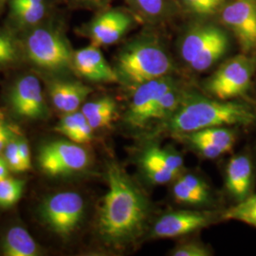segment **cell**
I'll return each instance as SVG.
<instances>
[{"mask_svg": "<svg viewBox=\"0 0 256 256\" xmlns=\"http://www.w3.org/2000/svg\"><path fill=\"white\" fill-rule=\"evenodd\" d=\"M12 134L14 133L12 132L8 124L3 120H0V156L3 154L5 146H7Z\"/></svg>", "mask_w": 256, "mask_h": 256, "instance_id": "35", "label": "cell"}, {"mask_svg": "<svg viewBox=\"0 0 256 256\" xmlns=\"http://www.w3.org/2000/svg\"><path fill=\"white\" fill-rule=\"evenodd\" d=\"M16 57V48L10 37L0 32V66L12 62Z\"/></svg>", "mask_w": 256, "mask_h": 256, "instance_id": "33", "label": "cell"}, {"mask_svg": "<svg viewBox=\"0 0 256 256\" xmlns=\"http://www.w3.org/2000/svg\"><path fill=\"white\" fill-rule=\"evenodd\" d=\"M2 156H4L10 171L16 173L23 172L19 156L18 137H16L14 134H12L10 138Z\"/></svg>", "mask_w": 256, "mask_h": 256, "instance_id": "29", "label": "cell"}, {"mask_svg": "<svg viewBox=\"0 0 256 256\" xmlns=\"http://www.w3.org/2000/svg\"><path fill=\"white\" fill-rule=\"evenodd\" d=\"M198 137L206 140L222 148L226 153L230 152L236 142V134L226 126L205 128L192 132Z\"/></svg>", "mask_w": 256, "mask_h": 256, "instance_id": "23", "label": "cell"}, {"mask_svg": "<svg viewBox=\"0 0 256 256\" xmlns=\"http://www.w3.org/2000/svg\"><path fill=\"white\" fill-rule=\"evenodd\" d=\"M256 68V59L246 54L230 58L207 79L205 90L216 99L229 101L247 92Z\"/></svg>", "mask_w": 256, "mask_h": 256, "instance_id": "4", "label": "cell"}, {"mask_svg": "<svg viewBox=\"0 0 256 256\" xmlns=\"http://www.w3.org/2000/svg\"><path fill=\"white\" fill-rule=\"evenodd\" d=\"M25 187V182L6 178L0 180V208H10L21 198Z\"/></svg>", "mask_w": 256, "mask_h": 256, "instance_id": "24", "label": "cell"}, {"mask_svg": "<svg viewBox=\"0 0 256 256\" xmlns=\"http://www.w3.org/2000/svg\"><path fill=\"white\" fill-rule=\"evenodd\" d=\"M140 164L158 165L178 176L182 171L184 160L182 156L174 149L151 146L142 152Z\"/></svg>", "mask_w": 256, "mask_h": 256, "instance_id": "19", "label": "cell"}, {"mask_svg": "<svg viewBox=\"0 0 256 256\" xmlns=\"http://www.w3.org/2000/svg\"><path fill=\"white\" fill-rule=\"evenodd\" d=\"M10 102L14 112L20 118L39 120L48 116L41 84L34 75H26L16 82Z\"/></svg>", "mask_w": 256, "mask_h": 256, "instance_id": "10", "label": "cell"}, {"mask_svg": "<svg viewBox=\"0 0 256 256\" xmlns=\"http://www.w3.org/2000/svg\"><path fill=\"white\" fill-rule=\"evenodd\" d=\"M172 61L164 46L153 37H142L126 46L119 54L117 74L129 86H138L167 76Z\"/></svg>", "mask_w": 256, "mask_h": 256, "instance_id": "3", "label": "cell"}, {"mask_svg": "<svg viewBox=\"0 0 256 256\" xmlns=\"http://www.w3.org/2000/svg\"><path fill=\"white\" fill-rule=\"evenodd\" d=\"M56 130L78 144L90 142L94 131L82 111L64 114L58 122Z\"/></svg>", "mask_w": 256, "mask_h": 256, "instance_id": "17", "label": "cell"}, {"mask_svg": "<svg viewBox=\"0 0 256 256\" xmlns=\"http://www.w3.org/2000/svg\"><path fill=\"white\" fill-rule=\"evenodd\" d=\"M212 222L214 216L209 212L174 210L166 214L156 221L151 232V236L155 238H178L208 227Z\"/></svg>", "mask_w": 256, "mask_h": 256, "instance_id": "11", "label": "cell"}, {"mask_svg": "<svg viewBox=\"0 0 256 256\" xmlns=\"http://www.w3.org/2000/svg\"><path fill=\"white\" fill-rule=\"evenodd\" d=\"M42 2L43 0H12V5H32Z\"/></svg>", "mask_w": 256, "mask_h": 256, "instance_id": "37", "label": "cell"}, {"mask_svg": "<svg viewBox=\"0 0 256 256\" xmlns=\"http://www.w3.org/2000/svg\"><path fill=\"white\" fill-rule=\"evenodd\" d=\"M170 256H212L210 250L200 243L189 242L183 243L176 247H174Z\"/></svg>", "mask_w": 256, "mask_h": 256, "instance_id": "32", "label": "cell"}, {"mask_svg": "<svg viewBox=\"0 0 256 256\" xmlns=\"http://www.w3.org/2000/svg\"><path fill=\"white\" fill-rule=\"evenodd\" d=\"M221 20L245 52L256 50V0H230L221 10Z\"/></svg>", "mask_w": 256, "mask_h": 256, "instance_id": "9", "label": "cell"}, {"mask_svg": "<svg viewBox=\"0 0 256 256\" xmlns=\"http://www.w3.org/2000/svg\"><path fill=\"white\" fill-rule=\"evenodd\" d=\"M26 50L30 60L45 70H59L72 64L74 55L66 40L46 28H37L28 36Z\"/></svg>", "mask_w": 256, "mask_h": 256, "instance_id": "5", "label": "cell"}, {"mask_svg": "<svg viewBox=\"0 0 256 256\" xmlns=\"http://www.w3.org/2000/svg\"><path fill=\"white\" fill-rule=\"evenodd\" d=\"M256 117L252 108L245 104L183 94L180 106L164 124L165 129L174 135L205 128L248 126Z\"/></svg>", "mask_w": 256, "mask_h": 256, "instance_id": "2", "label": "cell"}, {"mask_svg": "<svg viewBox=\"0 0 256 256\" xmlns=\"http://www.w3.org/2000/svg\"><path fill=\"white\" fill-rule=\"evenodd\" d=\"M138 12L151 21L160 20L168 14L167 0H131Z\"/></svg>", "mask_w": 256, "mask_h": 256, "instance_id": "25", "label": "cell"}, {"mask_svg": "<svg viewBox=\"0 0 256 256\" xmlns=\"http://www.w3.org/2000/svg\"><path fill=\"white\" fill-rule=\"evenodd\" d=\"M72 64L75 70L92 82H115L119 75L104 59L98 46H86L74 52Z\"/></svg>", "mask_w": 256, "mask_h": 256, "instance_id": "12", "label": "cell"}, {"mask_svg": "<svg viewBox=\"0 0 256 256\" xmlns=\"http://www.w3.org/2000/svg\"><path fill=\"white\" fill-rule=\"evenodd\" d=\"M221 30V28L214 25H198L190 28L183 36L180 46L183 61L189 66L192 64Z\"/></svg>", "mask_w": 256, "mask_h": 256, "instance_id": "16", "label": "cell"}, {"mask_svg": "<svg viewBox=\"0 0 256 256\" xmlns=\"http://www.w3.org/2000/svg\"><path fill=\"white\" fill-rule=\"evenodd\" d=\"M183 92H180L176 84L165 92L156 102L153 120H158L162 124L169 119L180 106L182 100Z\"/></svg>", "mask_w": 256, "mask_h": 256, "instance_id": "21", "label": "cell"}, {"mask_svg": "<svg viewBox=\"0 0 256 256\" xmlns=\"http://www.w3.org/2000/svg\"><path fill=\"white\" fill-rule=\"evenodd\" d=\"M38 162L44 173L58 176L84 170L90 164V155L81 144L72 140H56L41 147Z\"/></svg>", "mask_w": 256, "mask_h": 256, "instance_id": "6", "label": "cell"}, {"mask_svg": "<svg viewBox=\"0 0 256 256\" xmlns=\"http://www.w3.org/2000/svg\"><path fill=\"white\" fill-rule=\"evenodd\" d=\"M176 82L167 75L138 86L126 115L128 126L142 128L153 122L156 102Z\"/></svg>", "mask_w": 256, "mask_h": 256, "instance_id": "8", "label": "cell"}, {"mask_svg": "<svg viewBox=\"0 0 256 256\" xmlns=\"http://www.w3.org/2000/svg\"><path fill=\"white\" fill-rule=\"evenodd\" d=\"M223 220H236L256 228V194H250L222 214Z\"/></svg>", "mask_w": 256, "mask_h": 256, "instance_id": "22", "label": "cell"}, {"mask_svg": "<svg viewBox=\"0 0 256 256\" xmlns=\"http://www.w3.org/2000/svg\"><path fill=\"white\" fill-rule=\"evenodd\" d=\"M190 12L198 16H210L220 12L228 0H182Z\"/></svg>", "mask_w": 256, "mask_h": 256, "instance_id": "26", "label": "cell"}, {"mask_svg": "<svg viewBox=\"0 0 256 256\" xmlns=\"http://www.w3.org/2000/svg\"><path fill=\"white\" fill-rule=\"evenodd\" d=\"M86 1H88V2H92V3H100V2L106 1V0H86Z\"/></svg>", "mask_w": 256, "mask_h": 256, "instance_id": "38", "label": "cell"}, {"mask_svg": "<svg viewBox=\"0 0 256 256\" xmlns=\"http://www.w3.org/2000/svg\"><path fill=\"white\" fill-rule=\"evenodd\" d=\"M172 194L176 202L186 205H202L206 204L200 196L192 191L182 180L178 178L174 183L172 188Z\"/></svg>", "mask_w": 256, "mask_h": 256, "instance_id": "28", "label": "cell"}, {"mask_svg": "<svg viewBox=\"0 0 256 256\" xmlns=\"http://www.w3.org/2000/svg\"><path fill=\"white\" fill-rule=\"evenodd\" d=\"M180 178L185 183L192 191L200 196L205 203H208L210 200V192L208 185L202 180V178L196 174H184L180 176Z\"/></svg>", "mask_w": 256, "mask_h": 256, "instance_id": "30", "label": "cell"}, {"mask_svg": "<svg viewBox=\"0 0 256 256\" xmlns=\"http://www.w3.org/2000/svg\"><path fill=\"white\" fill-rule=\"evenodd\" d=\"M16 18L25 24H36L43 18L46 7L44 3L32 5H12Z\"/></svg>", "mask_w": 256, "mask_h": 256, "instance_id": "27", "label": "cell"}, {"mask_svg": "<svg viewBox=\"0 0 256 256\" xmlns=\"http://www.w3.org/2000/svg\"><path fill=\"white\" fill-rule=\"evenodd\" d=\"M3 252L7 256H36L38 254V246L27 230L14 226L4 238Z\"/></svg>", "mask_w": 256, "mask_h": 256, "instance_id": "18", "label": "cell"}, {"mask_svg": "<svg viewBox=\"0 0 256 256\" xmlns=\"http://www.w3.org/2000/svg\"><path fill=\"white\" fill-rule=\"evenodd\" d=\"M252 164L246 155L234 156L226 168V187L230 194L239 202L248 198L252 186Z\"/></svg>", "mask_w": 256, "mask_h": 256, "instance_id": "14", "label": "cell"}, {"mask_svg": "<svg viewBox=\"0 0 256 256\" xmlns=\"http://www.w3.org/2000/svg\"><path fill=\"white\" fill-rule=\"evenodd\" d=\"M114 108H117V104L115 100L110 97H102L82 104V113L86 118H90L104 111Z\"/></svg>", "mask_w": 256, "mask_h": 256, "instance_id": "31", "label": "cell"}, {"mask_svg": "<svg viewBox=\"0 0 256 256\" xmlns=\"http://www.w3.org/2000/svg\"><path fill=\"white\" fill-rule=\"evenodd\" d=\"M10 170L4 156L2 155L0 156V180L10 176Z\"/></svg>", "mask_w": 256, "mask_h": 256, "instance_id": "36", "label": "cell"}, {"mask_svg": "<svg viewBox=\"0 0 256 256\" xmlns=\"http://www.w3.org/2000/svg\"><path fill=\"white\" fill-rule=\"evenodd\" d=\"M92 92L90 86L79 82L57 81L50 86V96L55 108L64 114L77 111Z\"/></svg>", "mask_w": 256, "mask_h": 256, "instance_id": "15", "label": "cell"}, {"mask_svg": "<svg viewBox=\"0 0 256 256\" xmlns=\"http://www.w3.org/2000/svg\"><path fill=\"white\" fill-rule=\"evenodd\" d=\"M18 150L22 170L23 172H25L32 168V160L30 146L28 144L27 140L22 136L18 137Z\"/></svg>", "mask_w": 256, "mask_h": 256, "instance_id": "34", "label": "cell"}, {"mask_svg": "<svg viewBox=\"0 0 256 256\" xmlns=\"http://www.w3.org/2000/svg\"><path fill=\"white\" fill-rule=\"evenodd\" d=\"M84 212V202L78 192H58L41 206V216L57 234L68 236L79 226Z\"/></svg>", "mask_w": 256, "mask_h": 256, "instance_id": "7", "label": "cell"}, {"mask_svg": "<svg viewBox=\"0 0 256 256\" xmlns=\"http://www.w3.org/2000/svg\"><path fill=\"white\" fill-rule=\"evenodd\" d=\"M132 23L131 16L122 10H112L102 14L90 26L92 45L108 46L118 42L128 32Z\"/></svg>", "mask_w": 256, "mask_h": 256, "instance_id": "13", "label": "cell"}, {"mask_svg": "<svg viewBox=\"0 0 256 256\" xmlns=\"http://www.w3.org/2000/svg\"><path fill=\"white\" fill-rule=\"evenodd\" d=\"M108 189L98 214V230L104 241L122 246L137 240L146 228L149 202L126 171L111 162L108 167Z\"/></svg>", "mask_w": 256, "mask_h": 256, "instance_id": "1", "label": "cell"}, {"mask_svg": "<svg viewBox=\"0 0 256 256\" xmlns=\"http://www.w3.org/2000/svg\"><path fill=\"white\" fill-rule=\"evenodd\" d=\"M230 46L229 37L222 30L216 37L210 42L208 48L198 55L196 59L190 64L192 70L202 72L209 70L228 52Z\"/></svg>", "mask_w": 256, "mask_h": 256, "instance_id": "20", "label": "cell"}]
</instances>
